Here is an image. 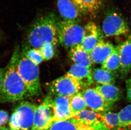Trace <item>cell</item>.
Masks as SVG:
<instances>
[{"mask_svg": "<svg viewBox=\"0 0 131 130\" xmlns=\"http://www.w3.org/2000/svg\"><path fill=\"white\" fill-rule=\"evenodd\" d=\"M9 114L7 112L0 110V128L4 127L9 120Z\"/></svg>", "mask_w": 131, "mask_h": 130, "instance_id": "4316f807", "label": "cell"}, {"mask_svg": "<svg viewBox=\"0 0 131 130\" xmlns=\"http://www.w3.org/2000/svg\"><path fill=\"white\" fill-rule=\"evenodd\" d=\"M82 13L94 15L102 5V0H71Z\"/></svg>", "mask_w": 131, "mask_h": 130, "instance_id": "d6986e66", "label": "cell"}, {"mask_svg": "<svg viewBox=\"0 0 131 130\" xmlns=\"http://www.w3.org/2000/svg\"><path fill=\"white\" fill-rule=\"evenodd\" d=\"M20 55L19 49L17 47L6 68L2 88L0 92V103L15 102L29 97L24 82L17 72Z\"/></svg>", "mask_w": 131, "mask_h": 130, "instance_id": "6da1fadb", "label": "cell"}, {"mask_svg": "<svg viewBox=\"0 0 131 130\" xmlns=\"http://www.w3.org/2000/svg\"><path fill=\"white\" fill-rule=\"evenodd\" d=\"M45 130H91L84 122L75 119L53 121Z\"/></svg>", "mask_w": 131, "mask_h": 130, "instance_id": "2e32d148", "label": "cell"}, {"mask_svg": "<svg viewBox=\"0 0 131 130\" xmlns=\"http://www.w3.org/2000/svg\"><path fill=\"white\" fill-rule=\"evenodd\" d=\"M101 113L105 125L110 130H117L119 125L118 113L110 111Z\"/></svg>", "mask_w": 131, "mask_h": 130, "instance_id": "603a6c76", "label": "cell"}, {"mask_svg": "<svg viewBox=\"0 0 131 130\" xmlns=\"http://www.w3.org/2000/svg\"><path fill=\"white\" fill-rule=\"evenodd\" d=\"M116 48L120 56L121 71L127 74L131 69V34Z\"/></svg>", "mask_w": 131, "mask_h": 130, "instance_id": "9a60e30c", "label": "cell"}, {"mask_svg": "<svg viewBox=\"0 0 131 130\" xmlns=\"http://www.w3.org/2000/svg\"><path fill=\"white\" fill-rule=\"evenodd\" d=\"M126 87L127 99L131 102V77L126 81Z\"/></svg>", "mask_w": 131, "mask_h": 130, "instance_id": "83f0119b", "label": "cell"}, {"mask_svg": "<svg viewBox=\"0 0 131 130\" xmlns=\"http://www.w3.org/2000/svg\"><path fill=\"white\" fill-rule=\"evenodd\" d=\"M57 33L59 42L70 49L81 43L84 37V28L78 22L62 20L57 22Z\"/></svg>", "mask_w": 131, "mask_h": 130, "instance_id": "277c9868", "label": "cell"}, {"mask_svg": "<svg viewBox=\"0 0 131 130\" xmlns=\"http://www.w3.org/2000/svg\"><path fill=\"white\" fill-rule=\"evenodd\" d=\"M102 30L107 37L126 35L129 32L125 20L115 11H111L105 16L103 22Z\"/></svg>", "mask_w": 131, "mask_h": 130, "instance_id": "52a82bcc", "label": "cell"}, {"mask_svg": "<svg viewBox=\"0 0 131 130\" xmlns=\"http://www.w3.org/2000/svg\"><path fill=\"white\" fill-rule=\"evenodd\" d=\"M87 107L98 113L108 112L112 105L107 103L95 88H88L82 92Z\"/></svg>", "mask_w": 131, "mask_h": 130, "instance_id": "30bf717a", "label": "cell"}, {"mask_svg": "<svg viewBox=\"0 0 131 130\" xmlns=\"http://www.w3.org/2000/svg\"><path fill=\"white\" fill-rule=\"evenodd\" d=\"M71 97L64 96H51V107L53 113V120H66L75 116L71 105Z\"/></svg>", "mask_w": 131, "mask_h": 130, "instance_id": "9c48e42d", "label": "cell"}, {"mask_svg": "<svg viewBox=\"0 0 131 130\" xmlns=\"http://www.w3.org/2000/svg\"><path fill=\"white\" fill-rule=\"evenodd\" d=\"M6 69V68H0V92L1 91V89L2 88Z\"/></svg>", "mask_w": 131, "mask_h": 130, "instance_id": "f1b7e54d", "label": "cell"}, {"mask_svg": "<svg viewBox=\"0 0 131 130\" xmlns=\"http://www.w3.org/2000/svg\"><path fill=\"white\" fill-rule=\"evenodd\" d=\"M57 7L62 20L78 22L81 11L71 0H57Z\"/></svg>", "mask_w": 131, "mask_h": 130, "instance_id": "4fadbf2b", "label": "cell"}, {"mask_svg": "<svg viewBox=\"0 0 131 130\" xmlns=\"http://www.w3.org/2000/svg\"></svg>", "mask_w": 131, "mask_h": 130, "instance_id": "4dcf8cb0", "label": "cell"}, {"mask_svg": "<svg viewBox=\"0 0 131 130\" xmlns=\"http://www.w3.org/2000/svg\"><path fill=\"white\" fill-rule=\"evenodd\" d=\"M25 56L36 65L40 64L44 60L40 49L27 47L22 52Z\"/></svg>", "mask_w": 131, "mask_h": 130, "instance_id": "d4e9b609", "label": "cell"}, {"mask_svg": "<svg viewBox=\"0 0 131 130\" xmlns=\"http://www.w3.org/2000/svg\"><path fill=\"white\" fill-rule=\"evenodd\" d=\"M120 66L119 54L117 48H115L113 53L102 64V67L113 72L120 69Z\"/></svg>", "mask_w": 131, "mask_h": 130, "instance_id": "7402d4cb", "label": "cell"}, {"mask_svg": "<svg viewBox=\"0 0 131 130\" xmlns=\"http://www.w3.org/2000/svg\"><path fill=\"white\" fill-rule=\"evenodd\" d=\"M36 103L24 101L15 108L9 121L11 130H30L33 123L37 108Z\"/></svg>", "mask_w": 131, "mask_h": 130, "instance_id": "5b68a950", "label": "cell"}, {"mask_svg": "<svg viewBox=\"0 0 131 130\" xmlns=\"http://www.w3.org/2000/svg\"><path fill=\"white\" fill-rule=\"evenodd\" d=\"M78 81L66 74L52 81L49 90L52 96L71 97L82 90Z\"/></svg>", "mask_w": 131, "mask_h": 130, "instance_id": "8992f818", "label": "cell"}, {"mask_svg": "<svg viewBox=\"0 0 131 130\" xmlns=\"http://www.w3.org/2000/svg\"><path fill=\"white\" fill-rule=\"evenodd\" d=\"M69 53L74 64L90 69L93 62L90 55L83 49L80 44L70 49Z\"/></svg>", "mask_w": 131, "mask_h": 130, "instance_id": "e0dca14e", "label": "cell"}, {"mask_svg": "<svg viewBox=\"0 0 131 130\" xmlns=\"http://www.w3.org/2000/svg\"><path fill=\"white\" fill-rule=\"evenodd\" d=\"M118 114L119 125L117 130H131V104L123 108Z\"/></svg>", "mask_w": 131, "mask_h": 130, "instance_id": "44dd1931", "label": "cell"}, {"mask_svg": "<svg viewBox=\"0 0 131 130\" xmlns=\"http://www.w3.org/2000/svg\"><path fill=\"white\" fill-rule=\"evenodd\" d=\"M84 37L80 44L83 49L90 55L93 49L100 39L99 31L94 22H90L84 25Z\"/></svg>", "mask_w": 131, "mask_h": 130, "instance_id": "8fae6325", "label": "cell"}, {"mask_svg": "<svg viewBox=\"0 0 131 130\" xmlns=\"http://www.w3.org/2000/svg\"><path fill=\"white\" fill-rule=\"evenodd\" d=\"M115 48L111 43L100 39L90 54L93 63L102 64L114 52Z\"/></svg>", "mask_w": 131, "mask_h": 130, "instance_id": "7c38bea8", "label": "cell"}, {"mask_svg": "<svg viewBox=\"0 0 131 130\" xmlns=\"http://www.w3.org/2000/svg\"><path fill=\"white\" fill-rule=\"evenodd\" d=\"M17 71L24 82L29 97L39 96L41 86L38 65L31 61L22 53L17 63Z\"/></svg>", "mask_w": 131, "mask_h": 130, "instance_id": "3957f363", "label": "cell"}, {"mask_svg": "<svg viewBox=\"0 0 131 130\" xmlns=\"http://www.w3.org/2000/svg\"><path fill=\"white\" fill-rule=\"evenodd\" d=\"M93 80L102 85H113L115 75L112 71L103 68H97L92 71Z\"/></svg>", "mask_w": 131, "mask_h": 130, "instance_id": "ffe728a7", "label": "cell"}, {"mask_svg": "<svg viewBox=\"0 0 131 130\" xmlns=\"http://www.w3.org/2000/svg\"><path fill=\"white\" fill-rule=\"evenodd\" d=\"M57 21L53 13H49L39 17L31 25L28 33V47L40 49L46 43L57 45L59 43Z\"/></svg>", "mask_w": 131, "mask_h": 130, "instance_id": "7a4b0ae2", "label": "cell"}, {"mask_svg": "<svg viewBox=\"0 0 131 130\" xmlns=\"http://www.w3.org/2000/svg\"><path fill=\"white\" fill-rule=\"evenodd\" d=\"M0 130H11L9 128H6L5 127H2V128H0Z\"/></svg>", "mask_w": 131, "mask_h": 130, "instance_id": "f546056e", "label": "cell"}, {"mask_svg": "<svg viewBox=\"0 0 131 130\" xmlns=\"http://www.w3.org/2000/svg\"><path fill=\"white\" fill-rule=\"evenodd\" d=\"M71 105L75 114L86 109L87 106L82 93L79 92L71 98Z\"/></svg>", "mask_w": 131, "mask_h": 130, "instance_id": "cb8c5ba5", "label": "cell"}, {"mask_svg": "<svg viewBox=\"0 0 131 130\" xmlns=\"http://www.w3.org/2000/svg\"><path fill=\"white\" fill-rule=\"evenodd\" d=\"M51 96H48L37 106L33 123L30 130H45L53 120V113L51 107Z\"/></svg>", "mask_w": 131, "mask_h": 130, "instance_id": "ba28073f", "label": "cell"}, {"mask_svg": "<svg viewBox=\"0 0 131 130\" xmlns=\"http://www.w3.org/2000/svg\"><path fill=\"white\" fill-rule=\"evenodd\" d=\"M66 74L78 81L82 88L90 86L93 83L92 71L89 68L74 64Z\"/></svg>", "mask_w": 131, "mask_h": 130, "instance_id": "5bb4252c", "label": "cell"}, {"mask_svg": "<svg viewBox=\"0 0 131 130\" xmlns=\"http://www.w3.org/2000/svg\"><path fill=\"white\" fill-rule=\"evenodd\" d=\"M95 88L109 104L112 105L121 98V92L120 89L112 84L101 85L97 86Z\"/></svg>", "mask_w": 131, "mask_h": 130, "instance_id": "ac0fdd59", "label": "cell"}, {"mask_svg": "<svg viewBox=\"0 0 131 130\" xmlns=\"http://www.w3.org/2000/svg\"><path fill=\"white\" fill-rule=\"evenodd\" d=\"M57 45L52 43H46L40 48V51L44 60H48L51 59L54 55L55 50Z\"/></svg>", "mask_w": 131, "mask_h": 130, "instance_id": "484cf974", "label": "cell"}]
</instances>
